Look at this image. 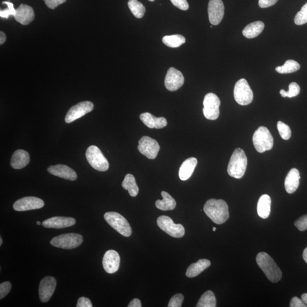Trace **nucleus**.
<instances>
[{
	"mask_svg": "<svg viewBox=\"0 0 307 307\" xmlns=\"http://www.w3.org/2000/svg\"><path fill=\"white\" fill-rule=\"evenodd\" d=\"M122 186L126 190H128L129 195L132 197H136L139 192V188L136 183L134 176L128 174L125 176L124 180L122 183Z\"/></svg>",
	"mask_w": 307,
	"mask_h": 307,
	"instance_id": "c85d7f7f",
	"label": "nucleus"
},
{
	"mask_svg": "<svg viewBox=\"0 0 307 307\" xmlns=\"http://www.w3.org/2000/svg\"><path fill=\"white\" fill-rule=\"evenodd\" d=\"M294 225L296 227V228L301 231V232H304L307 230V214L306 215H304L301 216L300 218H298L295 223H294Z\"/></svg>",
	"mask_w": 307,
	"mask_h": 307,
	"instance_id": "58836bf2",
	"label": "nucleus"
},
{
	"mask_svg": "<svg viewBox=\"0 0 307 307\" xmlns=\"http://www.w3.org/2000/svg\"><path fill=\"white\" fill-rule=\"evenodd\" d=\"M14 18L21 24L26 25L31 23L35 18L33 8L25 4H21L16 10Z\"/></svg>",
	"mask_w": 307,
	"mask_h": 307,
	"instance_id": "aec40b11",
	"label": "nucleus"
},
{
	"mask_svg": "<svg viewBox=\"0 0 307 307\" xmlns=\"http://www.w3.org/2000/svg\"><path fill=\"white\" fill-rule=\"evenodd\" d=\"M128 7L136 18L141 19L144 17L146 11L145 7L138 0H129Z\"/></svg>",
	"mask_w": 307,
	"mask_h": 307,
	"instance_id": "473e14b6",
	"label": "nucleus"
},
{
	"mask_svg": "<svg viewBox=\"0 0 307 307\" xmlns=\"http://www.w3.org/2000/svg\"><path fill=\"white\" fill-rule=\"evenodd\" d=\"M3 4H5L8 7V9L1 10L0 11V16L4 19H8L10 15L15 16L16 14V10H15L14 4L10 2H3Z\"/></svg>",
	"mask_w": 307,
	"mask_h": 307,
	"instance_id": "e433bc0d",
	"label": "nucleus"
},
{
	"mask_svg": "<svg viewBox=\"0 0 307 307\" xmlns=\"http://www.w3.org/2000/svg\"><path fill=\"white\" fill-rule=\"evenodd\" d=\"M30 161V157L27 151L20 149L16 150L12 155L11 166L13 169L19 170L26 167Z\"/></svg>",
	"mask_w": 307,
	"mask_h": 307,
	"instance_id": "4be33fe9",
	"label": "nucleus"
},
{
	"mask_svg": "<svg viewBox=\"0 0 307 307\" xmlns=\"http://www.w3.org/2000/svg\"><path fill=\"white\" fill-rule=\"evenodd\" d=\"M37 225H41V222L40 221H37Z\"/></svg>",
	"mask_w": 307,
	"mask_h": 307,
	"instance_id": "603ef678",
	"label": "nucleus"
},
{
	"mask_svg": "<svg viewBox=\"0 0 307 307\" xmlns=\"http://www.w3.org/2000/svg\"><path fill=\"white\" fill-rule=\"evenodd\" d=\"M277 129L281 138L284 140H288L292 136L291 129L289 126L282 121H279L277 124Z\"/></svg>",
	"mask_w": 307,
	"mask_h": 307,
	"instance_id": "f704fd0d",
	"label": "nucleus"
},
{
	"mask_svg": "<svg viewBox=\"0 0 307 307\" xmlns=\"http://www.w3.org/2000/svg\"><path fill=\"white\" fill-rule=\"evenodd\" d=\"M120 264V256L115 250H108L105 253L103 259L104 270L108 274H114L119 270Z\"/></svg>",
	"mask_w": 307,
	"mask_h": 307,
	"instance_id": "f3484780",
	"label": "nucleus"
},
{
	"mask_svg": "<svg viewBox=\"0 0 307 307\" xmlns=\"http://www.w3.org/2000/svg\"><path fill=\"white\" fill-rule=\"evenodd\" d=\"M86 157L88 162L94 169L102 172L108 170V160L96 146L92 145L87 149Z\"/></svg>",
	"mask_w": 307,
	"mask_h": 307,
	"instance_id": "0eeeda50",
	"label": "nucleus"
},
{
	"mask_svg": "<svg viewBox=\"0 0 307 307\" xmlns=\"http://www.w3.org/2000/svg\"><path fill=\"white\" fill-rule=\"evenodd\" d=\"M221 102L219 98L213 93H209L205 95L203 109L204 115L206 119L215 120L220 116V106Z\"/></svg>",
	"mask_w": 307,
	"mask_h": 307,
	"instance_id": "1a4fd4ad",
	"label": "nucleus"
},
{
	"mask_svg": "<svg viewBox=\"0 0 307 307\" xmlns=\"http://www.w3.org/2000/svg\"><path fill=\"white\" fill-rule=\"evenodd\" d=\"M77 307H92V302L88 298L82 297L79 298Z\"/></svg>",
	"mask_w": 307,
	"mask_h": 307,
	"instance_id": "c03bdc74",
	"label": "nucleus"
},
{
	"mask_svg": "<svg viewBox=\"0 0 307 307\" xmlns=\"http://www.w3.org/2000/svg\"><path fill=\"white\" fill-rule=\"evenodd\" d=\"M253 141L256 150L260 153L270 150L274 146V138L268 128L265 127H260L256 130Z\"/></svg>",
	"mask_w": 307,
	"mask_h": 307,
	"instance_id": "20e7f679",
	"label": "nucleus"
},
{
	"mask_svg": "<svg viewBox=\"0 0 307 307\" xmlns=\"http://www.w3.org/2000/svg\"><path fill=\"white\" fill-rule=\"evenodd\" d=\"M300 172L296 169H292L289 171L285 180V188L289 194L295 192L300 185Z\"/></svg>",
	"mask_w": 307,
	"mask_h": 307,
	"instance_id": "5701e85b",
	"label": "nucleus"
},
{
	"mask_svg": "<svg viewBox=\"0 0 307 307\" xmlns=\"http://www.w3.org/2000/svg\"><path fill=\"white\" fill-rule=\"evenodd\" d=\"M162 41L164 44L169 47L176 48L186 43V40L182 35H174L163 37Z\"/></svg>",
	"mask_w": 307,
	"mask_h": 307,
	"instance_id": "c756f323",
	"label": "nucleus"
},
{
	"mask_svg": "<svg viewBox=\"0 0 307 307\" xmlns=\"http://www.w3.org/2000/svg\"><path fill=\"white\" fill-rule=\"evenodd\" d=\"M184 83L183 74L174 67H170L167 71L165 80V85L167 89L170 91H175L182 87Z\"/></svg>",
	"mask_w": 307,
	"mask_h": 307,
	"instance_id": "4468645a",
	"label": "nucleus"
},
{
	"mask_svg": "<svg viewBox=\"0 0 307 307\" xmlns=\"http://www.w3.org/2000/svg\"><path fill=\"white\" fill-rule=\"evenodd\" d=\"M66 0H44L46 6H47L50 9H55L60 4L65 3Z\"/></svg>",
	"mask_w": 307,
	"mask_h": 307,
	"instance_id": "79ce46f5",
	"label": "nucleus"
},
{
	"mask_svg": "<svg viewBox=\"0 0 307 307\" xmlns=\"http://www.w3.org/2000/svg\"><path fill=\"white\" fill-rule=\"evenodd\" d=\"M48 171L50 174L66 180L74 181L77 179V174L75 171L64 165L50 166Z\"/></svg>",
	"mask_w": 307,
	"mask_h": 307,
	"instance_id": "6ab92c4d",
	"label": "nucleus"
},
{
	"mask_svg": "<svg viewBox=\"0 0 307 307\" xmlns=\"http://www.w3.org/2000/svg\"><path fill=\"white\" fill-rule=\"evenodd\" d=\"M173 5L179 8V9L186 11L188 10L189 4L187 0H171Z\"/></svg>",
	"mask_w": 307,
	"mask_h": 307,
	"instance_id": "a19ab883",
	"label": "nucleus"
},
{
	"mask_svg": "<svg viewBox=\"0 0 307 307\" xmlns=\"http://www.w3.org/2000/svg\"><path fill=\"white\" fill-rule=\"evenodd\" d=\"M57 286L56 280L51 276H46L41 281L39 297L42 302H48L53 295Z\"/></svg>",
	"mask_w": 307,
	"mask_h": 307,
	"instance_id": "dca6fc26",
	"label": "nucleus"
},
{
	"mask_svg": "<svg viewBox=\"0 0 307 307\" xmlns=\"http://www.w3.org/2000/svg\"><path fill=\"white\" fill-rule=\"evenodd\" d=\"M213 230L214 231V232H215V231L216 230V228H215V227H213Z\"/></svg>",
	"mask_w": 307,
	"mask_h": 307,
	"instance_id": "864d4df0",
	"label": "nucleus"
},
{
	"mask_svg": "<svg viewBox=\"0 0 307 307\" xmlns=\"http://www.w3.org/2000/svg\"><path fill=\"white\" fill-rule=\"evenodd\" d=\"M138 149L142 154L150 159L157 157L160 146L156 140L148 136L142 137L138 141Z\"/></svg>",
	"mask_w": 307,
	"mask_h": 307,
	"instance_id": "9b49d317",
	"label": "nucleus"
},
{
	"mask_svg": "<svg viewBox=\"0 0 307 307\" xmlns=\"http://www.w3.org/2000/svg\"><path fill=\"white\" fill-rule=\"evenodd\" d=\"M216 298L213 292L208 291L201 296L197 303V307H215L216 306Z\"/></svg>",
	"mask_w": 307,
	"mask_h": 307,
	"instance_id": "7c9ffc66",
	"label": "nucleus"
},
{
	"mask_svg": "<svg viewBox=\"0 0 307 307\" xmlns=\"http://www.w3.org/2000/svg\"><path fill=\"white\" fill-rule=\"evenodd\" d=\"M300 92V87L299 85L296 82L290 83L289 85V91H285L284 90H281L280 91V94L283 98H292L293 97L297 96Z\"/></svg>",
	"mask_w": 307,
	"mask_h": 307,
	"instance_id": "72a5a7b5",
	"label": "nucleus"
},
{
	"mask_svg": "<svg viewBox=\"0 0 307 307\" xmlns=\"http://www.w3.org/2000/svg\"><path fill=\"white\" fill-rule=\"evenodd\" d=\"M278 0H259L260 8H266L275 5Z\"/></svg>",
	"mask_w": 307,
	"mask_h": 307,
	"instance_id": "a18cd8bd",
	"label": "nucleus"
},
{
	"mask_svg": "<svg viewBox=\"0 0 307 307\" xmlns=\"http://www.w3.org/2000/svg\"><path fill=\"white\" fill-rule=\"evenodd\" d=\"M208 11L210 23L213 25H217L224 18V4L222 0H210Z\"/></svg>",
	"mask_w": 307,
	"mask_h": 307,
	"instance_id": "2eb2a0df",
	"label": "nucleus"
},
{
	"mask_svg": "<svg viewBox=\"0 0 307 307\" xmlns=\"http://www.w3.org/2000/svg\"><path fill=\"white\" fill-rule=\"evenodd\" d=\"M163 200H158L155 202L156 207L162 211H172L176 208V203L175 199L169 193L162 191L161 193Z\"/></svg>",
	"mask_w": 307,
	"mask_h": 307,
	"instance_id": "bb28decb",
	"label": "nucleus"
},
{
	"mask_svg": "<svg viewBox=\"0 0 307 307\" xmlns=\"http://www.w3.org/2000/svg\"><path fill=\"white\" fill-rule=\"evenodd\" d=\"M234 96L235 100L241 106H247L253 102V92L245 79H241L235 84Z\"/></svg>",
	"mask_w": 307,
	"mask_h": 307,
	"instance_id": "6e6552de",
	"label": "nucleus"
},
{
	"mask_svg": "<svg viewBox=\"0 0 307 307\" xmlns=\"http://www.w3.org/2000/svg\"><path fill=\"white\" fill-rule=\"evenodd\" d=\"M0 44L2 45L4 43V42L6 40V37L5 34H4L3 32H0Z\"/></svg>",
	"mask_w": 307,
	"mask_h": 307,
	"instance_id": "de8ad7c7",
	"label": "nucleus"
},
{
	"mask_svg": "<svg viewBox=\"0 0 307 307\" xmlns=\"http://www.w3.org/2000/svg\"><path fill=\"white\" fill-rule=\"evenodd\" d=\"M140 117L142 123L149 128L162 129L167 125L165 117H156L149 112L142 113Z\"/></svg>",
	"mask_w": 307,
	"mask_h": 307,
	"instance_id": "412c9836",
	"label": "nucleus"
},
{
	"mask_svg": "<svg viewBox=\"0 0 307 307\" xmlns=\"http://www.w3.org/2000/svg\"><path fill=\"white\" fill-rule=\"evenodd\" d=\"M264 28V24L260 21L251 23L244 28L242 33L247 39H253L258 36Z\"/></svg>",
	"mask_w": 307,
	"mask_h": 307,
	"instance_id": "cd10ccee",
	"label": "nucleus"
},
{
	"mask_svg": "<svg viewBox=\"0 0 307 307\" xmlns=\"http://www.w3.org/2000/svg\"><path fill=\"white\" fill-rule=\"evenodd\" d=\"M295 23L297 25L307 23V3L297 13L295 18Z\"/></svg>",
	"mask_w": 307,
	"mask_h": 307,
	"instance_id": "c9c22d12",
	"label": "nucleus"
},
{
	"mask_svg": "<svg viewBox=\"0 0 307 307\" xmlns=\"http://www.w3.org/2000/svg\"><path fill=\"white\" fill-rule=\"evenodd\" d=\"M45 204L43 200L36 197H25L17 200L13 205L16 211L23 212L39 209L44 207Z\"/></svg>",
	"mask_w": 307,
	"mask_h": 307,
	"instance_id": "ddd939ff",
	"label": "nucleus"
},
{
	"mask_svg": "<svg viewBox=\"0 0 307 307\" xmlns=\"http://www.w3.org/2000/svg\"><path fill=\"white\" fill-rule=\"evenodd\" d=\"M75 223L76 221L73 218L54 217L44 221L43 226L46 228L63 229L73 226Z\"/></svg>",
	"mask_w": 307,
	"mask_h": 307,
	"instance_id": "a211bd4d",
	"label": "nucleus"
},
{
	"mask_svg": "<svg viewBox=\"0 0 307 307\" xmlns=\"http://www.w3.org/2000/svg\"><path fill=\"white\" fill-rule=\"evenodd\" d=\"M104 217L108 224L118 233L126 237L132 235L131 227L126 218L120 214L114 212H107Z\"/></svg>",
	"mask_w": 307,
	"mask_h": 307,
	"instance_id": "39448f33",
	"label": "nucleus"
},
{
	"mask_svg": "<svg viewBox=\"0 0 307 307\" xmlns=\"http://www.w3.org/2000/svg\"><path fill=\"white\" fill-rule=\"evenodd\" d=\"M94 108V104L89 101H86V102L75 105L67 112L65 117L66 123L68 124L73 123V121L91 112L93 110Z\"/></svg>",
	"mask_w": 307,
	"mask_h": 307,
	"instance_id": "f8f14e48",
	"label": "nucleus"
},
{
	"mask_svg": "<svg viewBox=\"0 0 307 307\" xmlns=\"http://www.w3.org/2000/svg\"><path fill=\"white\" fill-rule=\"evenodd\" d=\"M271 199L268 195H263L260 197L257 205V211L260 217L266 219L271 213Z\"/></svg>",
	"mask_w": 307,
	"mask_h": 307,
	"instance_id": "a878e982",
	"label": "nucleus"
},
{
	"mask_svg": "<svg viewBox=\"0 0 307 307\" xmlns=\"http://www.w3.org/2000/svg\"><path fill=\"white\" fill-rule=\"evenodd\" d=\"M149 1H150V2H154V1H155V0H149Z\"/></svg>",
	"mask_w": 307,
	"mask_h": 307,
	"instance_id": "5fc2aeb1",
	"label": "nucleus"
},
{
	"mask_svg": "<svg viewBox=\"0 0 307 307\" xmlns=\"http://www.w3.org/2000/svg\"><path fill=\"white\" fill-rule=\"evenodd\" d=\"M2 243H3V240H2V238L1 237V238H0V245H2Z\"/></svg>",
	"mask_w": 307,
	"mask_h": 307,
	"instance_id": "3c124183",
	"label": "nucleus"
},
{
	"mask_svg": "<svg viewBox=\"0 0 307 307\" xmlns=\"http://www.w3.org/2000/svg\"><path fill=\"white\" fill-rule=\"evenodd\" d=\"M301 299L305 302L307 305V293H304L301 296Z\"/></svg>",
	"mask_w": 307,
	"mask_h": 307,
	"instance_id": "09e8293b",
	"label": "nucleus"
},
{
	"mask_svg": "<svg viewBox=\"0 0 307 307\" xmlns=\"http://www.w3.org/2000/svg\"><path fill=\"white\" fill-rule=\"evenodd\" d=\"M141 302L138 298H134L128 305V307H141Z\"/></svg>",
	"mask_w": 307,
	"mask_h": 307,
	"instance_id": "49530a36",
	"label": "nucleus"
},
{
	"mask_svg": "<svg viewBox=\"0 0 307 307\" xmlns=\"http://www.w3.org/2000/svg\"><path fill=\"white\" fill-rule=\"evenodd\" d=\"M300 65L292 60H289L285 62L284 65L277 67L276 71L280 74H289L296 72L300 69Z\"/></svg>",
	"mask_w": 307,
	"mask_h": 307,
	"instance_id": "2f4dec72",
	"label": "nucleus"
},
{
	"mask_svg": "<svg viewBox=\"0 0 307 307\" xmlns=\"http://www.w3.org/2000/svg\"><path fill=\"white\" fill-rule=\"evenodd\" d=\"M247 166V158L241 148L235 149L231 157L228 167V174L232 177L241 179L245 175Z\"/></svg>",
	"mask_w": 307,
	"mask_h": 307,
	"instance_id": "7ed1b4c3",
	"label": "nucleus"
},
{
	"mask_svg": "<svg viewBox=\"0 0 307 307\" xmlns=\"http://www.w3.org/2000/svg\"><path fill=\"white\" fill-rule=\"evenodd\" d=\"M184 300V296L182 294H176L172 297L170 300L169 307H180L182 306Z\"/></svg>",
	"mask_w": 307,
	"mask_h": 307,
	"instance_id": "4c0bfd02",
	"label": "nucleus"
},
{
	"mask_svg": "<svg viewBox=\"0 0 307 307\" xmlns=\"http://www.w3.org/2000/svg\"><path fill=\"white\" fill-rule=\"evenodd\" d=\"M211 262L208 259H200L189 266L186 272V276L190 278L198 276L211 266Z\"/></svg>",
	"mask_w": 307,
	"mask_h": 307,
	"instance_id": "393cba45",
	"label": "nucleus"
},
{
	"mask_svg": "<svg viewBox=\"0 0 307 307\" xmlns=\"http://www.w3.org/2000/svg\"><path fill=\"white\" fill-rule=\"evenodd\" d=\"M197 165V160L194 157L189 158L181 165L179 172V178L186 181L191 178Z\"/></svg>",
	"mask_w": 307,
	"mask_h": 307,
	"instance_id": "b1692460",
	"label": "nucleus"
},
{
	"mask_svg": "<svg viewBox=\"0 0 307 307\" xmlns=\"http://www.w3.org/2000/svg\"><path fill=\"white\" fill-rule=\"evenodd\" d=\"M302 256H303V258L305 260V262L307 263V247L304 250L303 252V255H302Z\"/></svg>",
	"mask_w": 307,
	"mask_h": 307,
	"instance_id": "8fccbe9b",
	"label": "nucleus"
},
{
	"mask_svg": "<svg viewBox=\"0 0 307 307\" xmlns=\"http://www.w3.org/2000/svg\"><path fill=\"white\" fill-rule=\"evenodd\" d=\"M256 260L258 266L271 282H279L282 277V272L270 255L261 252L256 256Z\"/></svg>",
	"mask_w": 307,
	"mask_h": 307,
	"instance_id": "f03ea898",
	"label": "nucleus"
},
{
	"mask_svg": "<svg viewBox=\"0 0 307 307\" xmlns=\"http://www.w3.org/2000/svg\"><path fill=\"white\" fill-rule=\"evenodd\" d=\"M290 306L291 307H306L307 305L302 300L300 299L297 297H294L292 298L291 302H290Z\"/></svg>",
	"mask_w": 307,
	"mask_h": 307,
	"instance_id": "37998d69",
	"label": "nucleus"
},
{
	"mask_svg": "<svg viewBox=\"0 0 307 307\" xmlns=\"http://www.w3.org/2000/svg\"><path fill=\"white\" fill-rule=\"evenodd\" d=\"M12 285L9 281H6L0 284V299L2 300L11 291Z\"/></svg>",
	"mask_w": 307,
	"mask_h": 307,
	"instance_id": "ea45409f",
	"label": "nucleus"
},
{
	"mask_svg": "<svg viewBox=\"0 0 307 307\" xmlns=\"http://www.w3.org/2000/svg\"><path fill=\"white\" fill-rule=\"evenodd\" d=\"M83 238L81 235L75 233L64 234L53 238L50 244L60 249L70 250L81 245Z\"/></svg>",
	"mask_w": 307,
	"mask_h": 307,
	"instance_id": "423d86ee",
	"label": "nucleus"
},
{
	"mask_svg": "<svg viewBox=\"0 0 307 307\" xmlns=\"http://www.w3.org/2000/svg\"><path fill=\"white\" fill-rule=\"evenodd\" d=\"M157 225L171 237L182 238L185 234V229L182 224H176L171 218L166 216H160L157 220Z\"/></svg>",
	"mask_w": 307,
	"mask_h": 307,
	"instance_id": "9d476101",
	"label": "nucleus"
},
{
	"mask_svg": "<svg viewBox=\"0 0 307 307\" xmlns=\"http://www.w3.org/2000/svg\"><path fill=\"white\" fill-rule=\"evenodd\" d=\"M204 211L213 222L224 224L229 218V207L224 200L212 199L206 202Z\"/></svg>",
	"mask_w": 307,
	"mask_h": 307,
	"instance_id": "f257e3e1",
	"label": "nucleus"
}]
</instances>
